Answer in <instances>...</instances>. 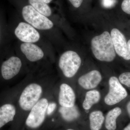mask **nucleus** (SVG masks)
Instances as JSON below:
<instances>
[{"label":"nucleus","instance_id":"10","mask_svg":"<svg viewBox=\"0 0 130 130\" xmlns=\"http://www.w3.org/2000/svg\"><path fill=\"white\" fill-rule=\"evenodd\" d=\"M102 79L100 72L97 70L91 71L79 78L78 83L83 88L92 89L97 87Z\"/></svg>","mask_w":130,"mask_h":130},{"label":"nucleus","instance_id":"7","mask_svg":"<svg viewBox=\"0 0 130 130\" xmlns=\"http://www.w3.org/2000/svg\"><path fill=\"white\" fill-rule=\"evenodd\" d=\"M110 35L115 52L125 60H129L130 51L125 36L116 28L112 30Z\"/></svg>","mask_w":130,"mask_h":130},{"label":"nucleus","instance_id":"9","mask_svg":"<svg viewBox=\"0 0 130 130\" xmlns=\"http://www.w3.org/2000/svg\"><path fill=\"white\" fill-rule=\"evenodd\" d=\"M22 66V62L18 57L12 56L2 63L1 72L3 78L9 80L17 75Z\"/></svg>","mask_w":130,"mask_h":130},{"label":"nucleus","instance_id":"28","mask_svg":"<svg viewBox=\"0 0 130 130\" xmlns=\"http://www.w3.org/2000/svg\"><path fill=\"white\" fill-rule=\"evenodd\" d=\"M67 130H74L73 129H67Z\"/></svg>","mask_w":130,"mask_h":130},{"label":"nucleus","instance_id":"18","mask_svg":"<svg viewBox=\"0 0 130 130\" xmlns=\"http://www.w3.org/2000/svg\"><path fill=\"white\" fill-rule=\"evenodd\" d=\"M29 2L31 6L44 16L49 17L51 15V8L42 0H29Z\"/></svg>","mask_w":130,"mask_h":130},{"label":"nucleus","instance_id":"14","mask_svg":"<svg viewBox=\"0 0 130 130\" xmlns=\"http://www.w3.org/2000/svg\"><path fill=\"white\" fill-rule=\"evenodd\" d=\"M121 109L119 107H116L109 111L107 113L105 120V126L108 130L116 129V120L121 113Z\"/></svg>","mask_w":130,"mask_h":130},{"label":"nucleus","instance_id":"20","mask_svg":"<svg viewBox=\"0 0 130 130\" xmlns=\"http://www.w3.org/2000/svg\"><path fill=\"white\" fill-rule=\"evenodd\" d=\"M121 8L123 11L130 14V0H124L121 4Z\"/></svg>","mask_w":130,"mask_h":130},{"label":"nucleus","instance_id":"8","mask_svg":"<svg viewBox=\"0 0 130 130\" xmlns=\"http://www.w3.org/2000/svg\"><path fill=\"white\" fill-rule=\"evenodd\" d=\"M14 34L19 40L25 43L36 42L40 38L38 31L30 25L24 22L19 24L14 31Z\"/></svg>","mask_w":130,"mask_h":130},{"label":"nucleus","instance_id":"2","mask_svg":"<svg viewBox=\"0 0 130 130\" xmlns=\"http://www.w3.org/2000/svg\"><path fill=\"white\" fill-rule=\"evenodd\" d=\"M43 90L41 85L36 83L30 84L25 87L21 93L19 100L21 109L30 111L40 100Z\"/></svg>","mask_w":130,"mask_h":130},{"label":"nucleus","instance_id":"12","mask_svg":"<svg viewBox=\"0 0 130 130\" xmlns=\"http://www.w3.org/2000/svg\"><path fill=\"white\" fill-rule=\"evenodd\" d=\"M20 48L27 59L31 62L40 60L44 56V53L41 49L33 43H23L20 46Z\"/></svg>","mask_w":130,"mask_h":130},{"label":"nucleus","instance_id":"6","mask_svg":"<svg viewBox=\"0 0 130 130\" xmlns=\"http://www.w3.org/2000/svg\"><path fill=\"white\" fill-rule=\"evenodd\" d=\"M109 91L104 101L106 105L112 106L119 103L128 96L127 91L118 79L112 76L109 80Z\"/></svg>","mask_w":130,"mask_h":130},{"label":"nucleus","instance_id":"13","mask_svg":"<svg viewBox=\"0 0 130 130\" xmlns=\"http://www.w3.org/2000/svg\"><path fill=\"white\" fill-rule=\"evenodd\" d=\"M16 113V108L12 104H5L0 107V128L12 121Z\"/></svg>","mask_w":130,"mask_h":130},{"label":"nucleus","instance_id":"22","mask_svg":"<svg viewBox=\"0 0 130 130\" xmlns=\"http://www.w3.org/2000/svg\"><path fill=\"white\" fill-rule=\"evenodd\" d=\"M115 3V0H103L102 3L105 7L109 8L112 6Z\"/></svg>","mask_w":130,"mask_h":130},{"label":"nucleus","instance_id":"11","mask_svg":"<svg viewBox=\"0 0 130 130\" xmlns=\"http://www.w3.org/2000/svg\"><path fill=\"white\" fill-rule=\"evenodd\" d=\"M76 95L72 88L66 84H62L60 87L59 103L61 107H70L74 106Z\"/></svg>","mask_w":130,"mask_h":130},{"label":"nucleus","instance_id":"23","mask_svg":"<svg viewBox=\"0 0 130 130\" xmlns=\"http://www.w3.org/2000/svg\"><path fill=\"white\" fill-rule=\"evenodd\" d=\"M74 7L78 8L81 6L83 0H69Z\"/></svg>","mask_w":130,"mask_h":130},{"label":"nucleus","instance_id":"5","mask_svg":"<svg viewBox=\"0 0 130 130\" xmlns=\"http://www.w3.org/2000/svg\"><path fill=\"white\" fill-rule=\"evenodd\" d=\"M48 102L46 98L41 99L30 110L26 121V125L29 128H38L44 122Z\"/></svg>","mask_w":130,"mask_h":130},{"label":"nucleus","instance_id":"19","mask_svg":"<svg viewBox=\"0 0 130 130\" xmlns=\"http://www.w3.org/2000/svg\"><path fill=\"white\" fill-rule=\"evenodd\" d=\"M119 81L121 84L130 88V72L123 73L119 77Z\"/></svg>","mask_w":130,"mask_h":130},{"label":"nucleus","instance_id":"24","mask_svg":"<svg viewBox=\"0 0 130 130\" xmlns=\"http://www.w3.org/2000/svg\"><path fill=\"white\" fill-rule=\"evenodd\" d=\"M126 108H127V112H128V115L130 118V101L128 103L126 106Z\"/></svg>","mask_w":130,"mask_h":130},{"label":"nucleus","instance_id":"26","mask_svg":"<svg viewBox=\"0 0 130 130\" xmlns=\"http://www.w3.org/2000/svg\"><path fill=\"white\" fill-rule=\"evenodd\" d=\"M42 1L47 4V3H49L51 2L52 0H42Z\"/></svg>","mask_w":130,"mask_h":130},{"label":"nucleus","instance_id":"15","mask_svg":"<svg viewBox=\"0 0 130 130\" xmlns=\"http://www.w3.org/2000/svg\"><path fill=\"white\" fill-rule=\"evenodd\" d=\"M89 119L91 130L101 129L105 120L103 113L100 111H94L91 113Z\"/></svg>","mask_w":130,"mask_h":130},{"label":"nucleus","instance_id":"4","mask_svg":"<svg viewBox=\"0 0 130 130\" xmlns=\"http://www.w3.org/2000/svg\"><path fill=\"white\" fill-rule=\"evenodd\" d=\"M24 19L38 29L48 30L53 26V22L47 17L37 11L30 5L24 7L22 10Z\"/></svg>","mask_w":130,"mask_h":130},{"label":"nucleus","instance_id":"1","mask_svg":"<svg viewBox=\"0 0 130 130\" xmlns=\"http://www.w3.org/2000/svg\"><path fill=\"white\" fill-rule=\"evenodd\" d=\"M91 48L94 56L101 61L111 62L116 57L112 41L108 31H104L93 38L91 41Z\"/></svg>","mask_w":130,"mask_h":130},{"label":"nucleus","instance_id":"21","mask_svg":"<svg viewBox=\"0 0 130 130\" xmlns=\"http://www.w3.org/2000/svg\"><path fill=\"white\" fill-rule=\"evenodd\" d=\"M56 107V104L55 103L51 102L48 103L47 108V114L48 115H51L55 110Z\"/></svg>","mask_w":130,"mask_h":130},{"label":"nucleus","instance_id":"3","mask_svg":"<svg viewBox=\"0 0 130 130\" xmlns=\"http://www.w3.org/2000/svg\"><path fill=\"white\" fill-rule=\"evenodd\" d=\"M81 64L79 55L74 51H66L59 60V67L64 75L67 78L74 76L79 70Z\"/></svg>","mask_w":130,"mask_h":130},{"label":"nucleus","instance_id":"27","mask_svg":"<svg viewBox=\"0 0 130 130\" xmlns=\"http://www.w3.org/2000/svg\"><path fill=\"white\" fill-rule=\"evenodd\" d=\"M127 43H128V48H129V51H130V40L128 41Z\"/></svg>","mask_w":130,"mask_h":130},{"label":"nucleus","instance_id":"16","mask_svg":"<svg viewBox=\"0 0 130 130\" xmlns=\"http://www.w3.org/2000/svg\"><path fill=\"white\" fill-rule=\"evenodd\" d=\"M101 94L97 90H91L86 92L85 98L83 103V107L85 110L90 109L93 105L99 102Z\"/></svg>","mask_w":130,"mask_h":130},{"label":"nucleus","instance_id":"17","mask_svg":"<svg viewBox=\"0 0 130 130\" xmlns=\"http://www.w3.org/2000/svg\"><path fill=\"white\" fill-rule=\"evenodd\" d=\"M59 111L63 118L67 121H73L78 118L79 115V112L75 105L70 107L61 106Z\"/></svg>","mask_w":130,"mask_h":130},{"label":"nucleus","instance_id":"25","mask_svg":"<svg viewBox=\"0 0 130 130\" xmlns=\"http://www.w3.org/2000/svg\"><path fill=\"white\" fill-rule=\"evenodd\" d=\"M123 130H130V123L124 128Z\"/></svg>","mask_w":130,"mask_h":130}]
</instances>
